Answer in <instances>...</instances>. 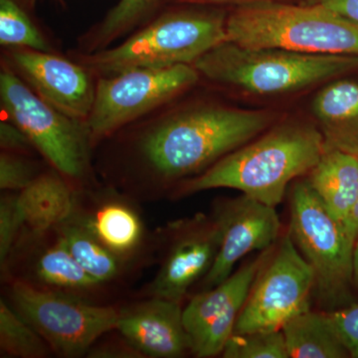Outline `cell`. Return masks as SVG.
Masks as SVG:
<instances>
[{
	"instance_id": "d4e9b609",
	"label": "cell",
	"mask_w": 358,
	"mask_h": 358,
	"mask_svg": "<svg viewBox=\"0 0 358 358\" xmlns=\"http://www.w3.org/2000/svg\"><path fill=\"white\" fill-rule=\"evenodd\" d=\"M157 2V0H120L92 34L89 40L92 50H102L110 42L128 33L150 13Z\"/></svg>"
},
{
	"instance_id": "5bb4252c",
	"label": "cell",
	"mask_w": 358,
	"mask_h": 358,
	"mask_svg": "<svg viewBox=\"0 0 358 358\" xmlns=\"http://www.w3.org/2000/svg\"><path fill=\"white\" fill-rule=\"evenodd\" d=\"M220 231L214 218H195L182 226L152 285L154 296L181 301L188 289L210 270Z\"/></svg>"
},
{
	"instance_id": "277c9868",
	"label": "cell",
	"mask_w": 358,
	"mask_h": 358,
	"mask_svg": "<svg viewBox=\"0 0 358 358\" xmlns=\"http://www.w3.org/2000/svg\"><path fill=\"white\" fill-rule=\"evenodd\" d=\"M200 75L256 95L300 91L358 70V56L247 48L225 41L195 61Z\"/></svg>"
},
{
	"instance_id": "d6a6232c",
	"label": "cell",
	"mask_w": 358,
	"mask_h": 358,
	"mask_svg": "<svg viewBox=\"0 0 358 358\" xmlns=\"http://www.w3.org/2000/svg\"><path fill=\"white\" fill-rule=\"evenodd\" d=\"M352 281L358 289V239L355 244L352 255Z\"/></svg>"
},
{
	"instance_id": "e0dca14e",
	"label": "cell",
	"mask_w": 358,
	"mask_h": 358,
	"mask_svg": "<svg viewBox=\"0 0 358 358\" xmlns=\"http://www.w3.org/2000/svg\"><path fill=\"white\" fill-rule=\"evenodd\" d=\"M307 181L345 230L358 192V157L338 150H324Z\"/></svg>"
},
{
	"instance_id": "5b68a950",
	"label": "cell",
	"mask_w": 358,
	"mask_h": 358,
	"mask_svg": "<svg viewBox=\"0 0 358 358\" xmlns=\"http://www.w3.org/2000/svg\"><path fill=\"white\" fill-rule=\"evenodd\" d=\"M227 41L221 14L180 11L164 14L114 48L85 57V65L101 77L136 68L193 65L217 45Z\"/></svg>"
},
{
	"instance_id": "7c38bea8",
	"label": "cell",
	"mask_w": 358,
	"mask_h": 358,
	"mask_svg": "<svg viewBox=\"0 0 358 358\" xmlns=\"http://www.w3.org/2000/svg\"><path fill=\"white\" fill-rule=\"evenodd\" d=\"M213 218L220 231V244L213 265L204 278L206 289L229 278L235 265L251 252L274 246L281 232L275 207L244 194L223 202Z\"/></svg>"
},
{
	"instance_id": "4fadbf2b",
	"label": "cell",
	"mask_w": 358,
	"mask_h": 358,
	"mask_svg": "<svg viewBox=\"0 0 358 358\" xmlns=\"http://www.w3.org/2000/svg\"><path fill=\"white\" fill-rule=\"evenodd\" d=\"M10 60L40 98L63 114L86 122L96 94L88 71L49 52L30 49L13 50Z\"/></svg>"
},
{
	"instance_id": "603a6c76",
	"label": "cell",
	"mask_w": 358,
	"mask_h": 358,
	"mask_svg": "<svg viewBox=\"0 0 358 358\" xmlns=\"http://www.w3.org/2000/svg\"><path fill=\"white\" fill-rule=\"evenodd\" d=\"M35 270L42 282L55 288L91 289L99 285L59 241L40 255Z\"/></svg>"
},
{
	"instance_id": "44dd1931",
	"label": "cell",
	"mask_w": 358,
	"mask_h": 358,
	"mask_svg": "<svg viewBox=\"0 0 358 358\" xmlns=\"http://www.w3.org/2000/svg\"><path fill=\"white\" fill-rule=\"evenodd\" d=\"M87 222L98 239L117 256L131 253L140 244L143 226L127 205H103Z\"/></svg>"
},
{
	"instance_id": "2e32d148",
	"label": "cell",
	"mask_w": 358,
	"mask_h": 358,
	"mask_svg": "<svg viewBox=\"0 0 358 358\" xmlns=\"http://www.w3.org/2000/svg\"><path fill=\"white\" fill-rule=\"evenodd\" d=\"M312 110L324 150L358 157V79L331 80L313 98Z\"/></svg>"
},
{
	"instance_id": "9c48e42d",
	"label": "cell",
	"mask_w": 358,
	"mask_h": 358,
	"mask_svg": "<svg viewBox=\"0 0 358 358\" xmlns=\"http://www.w3.org/2000/svg\"><path fill=\"white\" fill-rule=\"evenodd\" d=\"M11 299L16 312L63 357L89 352L96 339L117 329L120 317L114 308L89 305L23 282L13 284Z\"/></svg>"
},
{
	"instance_id": "83f0119b",
	"label": "cell",
	"mask_w": 358,
	"mask_h": 358,
	"mask_svg": "<svg viewBox=\"0 0 358 358\" xmlns=\"http://www.w3.org/2000/svg\"><path fill=\"white\" fill-rule=\"evenodd\" d=\"M29 162L14 152H2L0 155V188L21 192L36 178Z\"/></svg>"
},
{
	"instance_id": "6da1fadb",
	"label": "cell",
	"mask_w": 358,
	"mask_h": 358,
	"mask_svg": "<svg viewBox=\"0 0 358 358\" xmlns=\"http://www.w3.org/2000/svg\"><path fill=\"white\" fill-rule=\"evenodd\" d=\"M273 119L267 110L197 106L150 124L138 148L143 162L159 178L199 176L260 136Z\"/></svg>"
},
{
	"instance_id": "f1b7e54d",
	"label": "cell",
	"mask_w": 358,
	"mask_h": 358,
	"mask_svg": "<svg viewBox=\"0 0 358 358\" xmlns=\"http://www.w3.org/2000/svg\"><path fill=\"white\" fill-rule=\"evenodd\" d=\"M327 315L350 357L358 358V303L331 310Z\"/></svg>"
},
{
	"instance_id": "3957f363",
	"label": "cell",
	"mask_w": 358,
	"mask_h": 358,
	"mask_svg": "<svg viewBox=\"0 0 358 358\" xmlns=\"http://www.w3.org/2000/svg\"><path fill=\"white\" fill-rule=\"evenodd\" d=\"M227 41L315 55L358 56V22L317 3L294 6L260 0L226 20Z\"/></svg>"
},
{
	"instance_id": "1f68e13d",
	"label": "cell",
	"mask_w": 358,
	"mask_h": 358,
	"mask_svg": "<svg viewBox=\"0 0 358 358\" xmlns=\"http://www.w3.org/2000/svg\"><path fill=\"white\" fill-rule=\"evenodd\" d=\"M345 232L350 241L355 244L358 239V192L357 199H355L352 210H350V216H348V221H346Z\"/></svg>"
},
{
	"instance_id": "8fae6325",
	"label": "cell",
	"mask_w": 358,
	"mask_h": 358,
	"mask_svg": "<svg viewBox=\"0 0 358 358\" xmlns=\"http://www.w3.org/2000/svg\"><path fill=\"white\" fill-rule=\"evenodd\" d=\"M274 248L275 245L261 252L225 281L195 296L183 310V322L195 357H213L222 353L257 275Z\"/></svg>"
},
{
	"instance_id": "7402d4cb",
	"label": "cell",
	"mask_w": 358,
	"mask_h": 358,
	"mask_svg": "<svg viewBox=\"0 0 358 358\" xmlns=\"http://www.w3.org/2000/svg\"><path fill=\"white\" fill-rule=\"evenodd\" d=\"M48 343L2 299L0 301V350L11 357L41 358L48 355Z\"/></svg>"
},
{
	"instance_id": "f546056e",
	"label": "cell",
	"mask_w": 358,
	"mask_h": 358,
	"mask_svg": "<svg viewBox=\"0 0 358 358\" xmlns=\"http://www.w3.org/2000/svg\"><path fill=\"white\" fill-rule=\"evenodd\" d=\"M0 145L4 152L14 154L28 152L34 147L24 131L11 121L0 122Z\"/></svg>"
},
{
	"instance_id": "ac0fdd59",
	"label": "cell",
	"mask_w": 358,
	"mask_h": 358,
	"mask_svg": "<svg viewBox=\"0 0 358 358\" xmlns=\"http://www.w3.org/2000/svg\"><path fill=\"white\" fill-rule=\"evenodd\" d=\"M17 197L25 226L33 232L42 233L58 227L72 217V190L58 174L37 176Z\"/></svg>"
},
{
	"instance_id": "d6986e66",
	"label": "cell",
	"mask_w": 358,
	"mask_h": 358,
	"mask_svg": "<svg viewBox=\"0 0 358 358\" xmlns=\"http://www.w3.org/2000/svg\"><path fill=\"white\" fill-rule=\"evenodd\" d=\"M281 331L289 358L350 357L327 313L313 312L308 308L289 319Z\"/></svg>"
},
{
	"instance_id": "ba28073f",
	"label": "cell",
	"mask_w": 358,
	"mask_h": 358,
	"mask_svg": "<svg viewBox=\"0 0 358 358\" xmlns=\"http://www.w3.org/2000/svg\"><path fill=\"white\" fill-rule=\"evenodd\" d=\"M0 98L10 121L59 173L69 178L84 173L90 140L86 122L63 114L6 68L0 75Z\"/></svg>"
},
{
	"instance_id": "52a82bcc",
	"label": "cell",
	"mask_w": 358,
	"mask_h": 358,
	"mask_svg": "<svg viewBox=\"0 0 358 358\" xmlns=\"http://www.w3.org/2000/svg\"><path fill=\"white\" fill-rule=\"evenodd\" d=\"M194 66L136 68L96 85L95 100L86 127L90 141L101 140L192 88L199 79Z\"/></svg>"
},
{
	"instance_id": "7a4b0ae2",
	"label": "cell",
	"mask_w": 358,
	"mask_h": 358,
	"mask_svg": "<svg viewBox=\"0 0 358 358\" xmlns=\"http://www.w3.org/2000/svg\"><path fill=\"white\" fill-rule=\"evenodd\" d=\"M324 152L319 129L305 122H284L185 181L181 190L194 193L231 188L277 207L289 183L310 173Z\"/></svg>"
},
{
	"instance_id": "30bf717a",
	"label": "cell",
	"mask_w": 358,
	"mask_h": 358,
	"mask_svg": "<svg viewBox=\"0 0 358 358\" xmlns=\"http://www.w3.org/2000/svg\"><path fill=\"white\" fill-rule=\"evenodd\" d=\"M315 285L313 268L288 231L257 275L234 333L281 331L289 319L310 308Z\"/></svg>"
},
{
	"instance_id": "cb8c5ba5",
	"label": "cell",
	"mask_w": 358,
	"mask_h": 358,
	"mask_svg": "<svg viewBox=\"0 0 358 358\" xmlns=\"http://www.w3.org/2000/svg\"><path fill=\"white\" fill-rule=\"evenodd\" d=\"M0 43L30 50L50 49L42 33L14 0H0Z\"/></svg>"
},
{
	"instance_id": "836d02e7",
	"label": "cell",
	"mask_w": 358,
	"mask_h": 358,
	"mask_svg": "<svg viewBox=\"0 0 358 358\" xmlns=\"http://www.w3.org/2000/svg\"><path fill=\"white\" fill-rule=\"evenodd\" d=\"M195 1H217V2H222V1H233V0H195Z\"/></svg>"
},
{
	"instance_id": "4316f807",
	"label": "cell",
	"mask_w": 358,
	"mask_h": 358,
	"mask_svg": "<svg viewBox=\"0 0 358 358\" xmlns=\"http://www.w3.org/2000/svg\"><path fill=\"white\" fill-rule=\"evenodd\" d=\"M25 226L17 195H4L0 200V264L4 268L21 228Z\"/></svg>"
},
{
	"instance_id": "ffe728a7",
	"label": "cell",
	"mask_w": 358,
	"mask_h": 358,
	"mask_svg": "<svg viewBox=\"0 0 358 358\" xmlns=\"http://www.w3.org/2000/svg\"><path fill=\"white\" fill-rule=\"evenodd\" d=\"M71 218L58 226V241L99 284L115 279L121 267L120 256L98 239L87 220Z\"/></svg>"
},
{
	"instance_id": "484cf974",
	"label": "cell",
	"mask_w": 358,
	"mask_h": 358,
	"mask_svg": "<svg viewBox=\"0 0 358 358\" xmlns=\"http://www.w3.org/2000/svg\"><path fill=\"white\" fill-rule=\"evenodd\" d=\"M221 355L225 358H289L282 331L234 333Z\"/></svg>"
},
{
	"instance_id": "8992f818",
	"label": "cell",
	"mask_w": 358,
	"mask_h": 358,
	"mask_svg": "<svg viewBox=\"0 0 358 358\" xmlns=\"http://www.w3.org/2000/svg\"><path fill=\"white\" fill-rule=\"evenodd\" d=\"M289 235L315 273V292L331 310L352 305L355 244L307 180L296 182L289 202Z\"/></svg>"
},
{
	"instance_id": "4dcf8cb0",
	"label": "cell",
	"mask_w": 358,
	"mask_h": 358,
	"mask_svg": "<svg viewBox=\"0 0 358 358\" xmlns=\"http://www.w3.org/2000/svg\"><path fill=\"white\" fill-rule=\"evenodd\" d=\"M319 4L358 22V0H319Z\"/></svg>"
},
{
	"instance_id": "9a60e30c",
	"label": "cell",
	"mask_w": 358,
	"mask_h": 358,
	"mask_svg": "<svg viewBox=\"0 0 358 358\" xmlns=\"http://www.w3.org/2000/svg\"><path fill=\"white\" fill-rule=\"evenodd\" d=\"M117 329L145 357L176 358L192 350L180 301L154 296L122 310Z\"/></svg>"
}]
</instances>
